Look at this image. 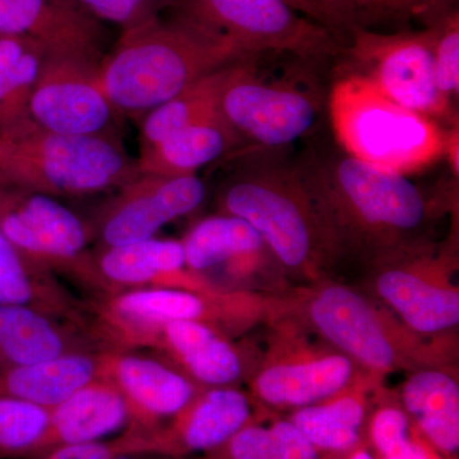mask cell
<instances>
[{"label": "cell", "instance_id": "5", "mask_svg": "<svg viewBox=\"0 0 459 459\" xmlns=\"http://www.w3.org/2000/svg\"><path fill=\"white\" fill-rule=\"evenodd\" d=\"M137 162L113 135H66L31 120L0 133V181L50 197H84L120 188Z\"/></svg>", "mask_w": 459, "mask_h": 459}, {"label": "cell", "instance_id": "6", "mask_svg": "<svg viewBox=\"0 0 459 459\" xmlns=\"http://www.w3.org/2000/svg\"><path fill=\"white\" fill-rule=\"evenodd\" d=\"M329 111L341 148L362 161L406 175L446 152L448 138L430 117L394 104L353 72L334 83Z\"/></svg>", "mask_w": 459, "mask_h": 459}, {"label": "cell", "instance_id": "11", "mask_svg": "<svg viewBox=\"0 0 459 459\" xmlns=\"http://www.w3.org/2000/svg\"><path fill=\"white\" fill-rule=\"evenodd\" d=\"M99 65L74 57H47L30 99V120L66 135H113L123 115L99 81Z\"/></svg>", "mask_w": 459, "mask_h": 459}, {"label": "cell", "instance_id": "39", "mask_svg": "<svg viewBox=\"0 0 459 459\" xmlns=\"http://www.w3.org/2000/svg\"><path fill=\"white\" fill-rule=\"evenodd\" d=\"M347 459H377L376 455H373L368 448L367 444L364 446H358L353 449L349 455H346Z\"/></svg>", "mask_w": 459, "mask_h": 459}, {"label": "cell", "instance_id": "3", "mask_svg": "<svg viewBox=\"0 0 459 459\" xmlns=\"http://www.w3.org/2000/svg\"><path fill=\"white\" fill-rule=\"evenodd\" d=\"M222 213L249 223L274 261L313 281L338 261L294 164L258 160L238 172L220 195Z\"/></svg>", "mask_w": 459, "mask_h": 459}, {"label": "cell", "instance_id": "29", "mask_svg": "<svg viewBox=\"0 0 459 459\" xmlns=\"http://www.w3.org/2000/svg\"><path fill=\"white\" fill-rule=\"evenodd\" d=\"M201 459H322V455L289 419L270 424L255 419Z\"/></svg>", "mask_w": 459, "mask_h": 459}, {"label": "cell", "instance_id": "19", "mask_svg": "<svg viewBox=\"0 0 459 459\" xmlns=\"http://www.w3.org/2000/svg\"><path fill=\"white\" fill-rule=\"evenodd\" d=\"M129 422L131 412L119 389L95 377L50 410L49 427L36 457L56 446L104 442Z\"/></svg>", "mask_w": 459, "mask_h": 459}, {"label": "cell", "instance_id": "7", "mask_svg": "<svg viewBox=\"0 0 459 459\" xmlns=\"http://www.w3.org/2000/svg\"><path fill=\"white\" fill-rule=\"evenodd\" d=\"M179 13L226 36L244 53H289L323 60L344 53L340 38L286 0H175Z\"/></svg>", "mask_w": 459, "mask_h": 459}, {"label": "cell", "instance_id": "36", "mask_svg": "<svg viewBox=\"0 0 459 459\" xmlns=\"http://www.w3.org/2000/svg\"><path fill=\"white\" fill-rule=\"evenodd\" d=\"M117 453H128L123 437L113 442L56 446L33 459H110Z\"/></svg>", "mask_w": 459, "mask_h": 459}, {"label": "cell", "instance_id": "40", "mask_svg": "<svg viewBox=\"0 0 459 459\" xmlns=\"http://www.w3.org/2000/svg\"><path fill=\"white\" fill-rule=\"evenodd\" d=\"M446 458H449V457H443V455H440L439 453H437L435 451H433V457H431V459H446Z\"/></svg>", "mask_w": 459, "mask_h": 459}, {"label": "cell", "instance_id": "18", "mask_svg": "<svg viewBox=\"0 0 459 459\" xmlns=\"http://www.w3.org/2000/svg\"><path fill=\"white\" fill-rule=\"evenodd\" d=\"M99 377L126 398L132 431H150L172 419L198 394L190 377L146 356L114 355L99 360Z\"/></svg>", "mask_w": 459, "mask_h": 459}, {"label": "cell", "instance_id": "2", "mask_svg": "<svg viewBox=\"0 0 459 459\" xmlns=\"http://www.w3.org/2000/svg\"><path fill=\"white\" fill-rule=\"evenodd\" d=\"M226 36L178 13L122 31L102 57L99 81L120 115L140 120L144 114L208 75L246 59Z\"/></svg>", "mask_w": 459, "mask_h": 459}, {"label": "cell", "instance_id": "9", "mask_svg": "<svg viewBox=\"0 0 459 459\" xmlns=\"http://www.w3.org/2000/svg\"><path fill=\"white\" fill-rule=\"evenodd\" d=\"M347 54L358 72L386 99L407 110L430 117L443 115L448 99L435 82L437 27L424 31L382 35L356 27Z\"/></svg>", "mask_w": 459, "mask_h": 459}, {"label": "cell", "instance_id": "27", "mask_svg": "<svg viewBox=\"0 0 459 459\" xmlns=\"http://www.w3.org/2000/svg\"><path fill=\"white\" fill-rule=\"evenodd\" d=\"M65 340L32 305H0V368L23 367L65 353Z\"/></svg>", "mask_w": 459, "mask_h": 459}, {"label": "cell", "instance_id": "38", "mask_svg": "<svg viewBox=\"0 0 459 459\" xmlns=\"http://www.w3.org/2000/svg\"><path fill=\"white\" fill-rule=\"evenodd\" d=\"M110 459H183L171 457V455H157V453H117Z\"/></svg>", "mask_w": 459, "mask_h": 459}, {"label": "cell", "instance_id": "23", "mask_svg": "<svg viewBox=\"0 0 459 459\" xmlns=\"http://www.w3.org/2000/svg\"><path fill=\"white\" fill-rule=\"evenodd\" d=\"M241 143L237 133L217 114L174 133L135 160L141 175L188 177L221 159Z\"/></svg>", "mask_w": 459, "mask_h": 459}, {"label": "cell", "instance_id": "41", "mask_svg": "<svg viewBox=\"0 0 459 459\" xmlns=\"http://www.w3.org/2000/svg\"><path fill=\"white\" fill-rule=\"evenodd\" d=\"M327 459H347L346 455H327Z\"/></svg>", "mask_w": 459, "mask_h": 459}, {"label": "cell", "instance_id": "37", "mask_svg": "<svg viewBox=\"0 0 459 459\" xmlns=\"http://www.w3.org/2000/svg\"><path fill=\"white\" fill-rule=\"evenodd\" d=\"M413 428V427H412ZM433 448L428 446L421 437L416 433L413 429V433L406 439L395 444L389 451L377 455V459H431L433 457Z\"/></svg>", "mask_w": 459, "mask_h": 459}, {"label": "cell", "instance_id": "22", "mask_svg": "<svg viewBox=\"0 0 459 459\" xmlns=\"http://www.w3.org/2000/svg\"><path fill=\"white\" fill-rule=\"evenodd\" d=\"M100 273L115 285H156L198 290L202 283L184 272L183 244L172 238H151L126 246L107 247L99 256Z\"/></svg>", "mask_w": 459, "mask_h": 459}, {"label": "cell", "instance_id": "32", "mask_svg": "<svg viewBox=\"0 0 459 459\" xmlns=\"http://www.w3.org/2000/svg\"><path fill=\"white\" fill-rule=\"evenodd\" d=\"M352 9L359 25L374 22L420 21L433 27L455 11L457 0H342Z\"/></svg>", "mask_w": 459, "mask_h": 459}, {"label": "cell", "instance_id": "1", "mask_svg": "<svg viewBox=\"0 0 459 459\" xmlns=\"http://www.w3.org/2000/svg\"><path fill=\"white\" fill-rule=\"evenodd\" d=\"M294 165L338 258L373 268L433 249V204L406 175L341 147L307 151Z\"/></svg>", "mask_w": 459, "mask_h": 459}, {"label": "cell", "instance_id": "17", "mask_svg": "<svg viewBox=\"0 0 459 459\" xmlns=\"http://www.w3.org/2000/svg\"><path fill=\"white\" fill-rule=\"evenodd\" d=\"M0 35L40 42L49 56L100 65L104 29L74 0H0Z\"/></svg>", "mask_w": 459, "mask_h": 459}, {"label": "cell", "instance_id": "14", "mask_svg": "<svg viewBox=\"0 0 459 459\" xmlns=\"http://www.w3.org/2000/svg\"><path fill=\"white\" fill-rule=\"evenodd\" d=\"M360 371L334 349L280 351L256 371L253 394L270 409H303L351 388L360 380Z\"/></svg>", "mask_w": 459, "mask_h": 459}, {"label": "cell", "instance_id": "33", "mask_svg": "<svg viewBox=\"0 0 459 459\" xmlns=\"http://www.w3.org/2000/svg\"><path fill=\"white\" fill-rule=\"evenodd\" d=\"M89 16L101 22L122 27V31L134 29L161 17L162 9L174 7L175 0H74Z\"/></svg>", "mask_w": 459, "mask_h": 459}, {"label": "cell", "instance_id": "20", "mask_svg": "<svg viewBox=\"0 0 459 459\" xmlns=\"http://www.w3.org/2000/svg\"><path fill=\"white\" fill-rule=\"evenodd\" d=\"M401 407L435 452L452 458L459 448V385L446 365L412 371L401 389Z\"/></svg>", "mask_w": 459, "mask_h": 459}, {"label": "cell", "instance_id": "28", "mask_svg": "<svg viewBox=\"0 0 459 459\" xmlns=\"http://www.w3.org/2000/svg\"><path fill=\"white\" fill-rule=\"evenodd\" d=\"M188 270L199 273L265 249L261 235L231 214L208 217L181 240Z\"/></svg>", "mask_w": 459, "mask_h": 459}, {"label": "cell", "instance_id": "15", "mask_svg": "<svg viewBox=\"0 0 459 459\" xmlns=\"http://www.w3.org/2000/svg\"><path fill=\"white\" fill-rule=\"evenodd\" d=\"M207 190L197 175L160 177L138 174L120 186L119 197L101 223L102 243L126 246L156 238L169 222L197 210Z\"/></svg>", "mask_w": 459, "mask_h": 459}, {"label": "cell", "instance_id": "10", "mask_svg": "<svg viewBox=\"0 0 459 459\" xmlns=\"http://www.w3.org/2000/svg\"><path fill=\"white\" fill-rule=\"evenodd\" d=\"M453 264L433 249L371 268L369 294L422 338L442 336L459 323Z\"/></svg>", "mask_w": 459, "mask_h": 459}, {"label": "cell", "instance_id": "8", "mask_svg": "<svg viewBox=\"0 0 459 459\" xmlns=\"http://www.w3.org/2000/svg\"><path fill=\"white\" fill-rule=\"evenodd\" d=\"M255 56L225 69L217 108L241 142L261 150H279L312 131L318 122L320 99L310 90L259 80L250 69Z\"/></svg>", "mask_w": 459, "mask_h": 459}, {"label": "cell", "instance_id": "25", "mask_svg": "<svg viewBox=\"0 0 459 459\" xmlns=\"http://www.w3.org/2000/svg\"><path fill=\"white\" fill-rule=\"evenodd\" d=\"M99 377V360L65 352L49 360L0 368V397L18 398L53 409Z\"/></svg>", "mask_w": 459, "mask_h": 459}, {"label": "cell", "instance_id": "30", "mask_svg": "<svg viewBox=\"0 0 459 459\" xmlns=\"http://www.w3.org/2000/svg\"><path fill=\"white\" fill-rule=\"evenodd\" d=\"M226 68L144 114L140 119V151L155 146L192 124L220 114L217 95Z\"/></svg>", "mask_w": 459, "mask_h": 459}, {"label": "cell", "instance_id": "13", "mask_svg": "<svg viewBox=\"0 0 459 459\" xmlns=\"http://www.w3.org/2000/svg\"><path fill=\"white\" fill-rule=\"evenodd\" d=\"M0 234L27 261L75 262L89 243L80 217L50 195L0 181Z\"/></svg>", "mask_w": 459, "mask_h": 459}, {"label": "cell", "instance_id": "4", "mask_svg": "<svg viewBox=\"0 0 459 459\" xmlns=\"http://www.w3.org/2000/svg\"><path fill=\"white\" fill-rule=\"evenodd\" d=\"M295 305L309 327L371 376L448 362L444 346L404 327L369 292L318 280L300 292Z\"/></svg>", "mask_w": 459, "mask_h": 459}, {"label": "cell", "instance_id": "21", "mask_svg": "<svg viewBox=\"0 0 459 459\" xmlns=\"http://www.w3.org/2000/svg\"><path fill=\"white\" fill-rule=\"evenodd\" d=\"M156 338L177 359L190 379L208 386H228L243 376L237 347L213 325L195 320L172 322L146 338Z\"/></svg>", "mask_w": 459, "mask_h": 459}, {"label": "cell", "instance_id": "16", "mask_svg": "<svg viewBox=\"0 0 459 459\" xmlns=\"http://www.w3.org/2000/svg\"><path fill=\"white\" fill-rule=\"evenodd\" d=\"M265 307L261 300L247 296L212 295L210 290L153 286L138 287L115 296L108 312L115 325L133 337L144 340L168 323L195 320L213 325L214 320L219 319L235 322L223 313L225 310L250 319L262 314Z\"/></svg>", "mask_w": 459, "mask_h": 459}, {"label": "cell", "instance_id": "34", "mask_svg": "<svg viewBox=\"0 0 459 459\" xmlns=\"http://www.w3.org/2000/svg\"><path fill=\"white\" fill-rule=\"evenodd\" d=\"M30 264L0 234V305L36 303L39 289Z\"/></svg>", "mask_w": 459, "mask_h": 459}, {"label": "cell", "instance_id": "31", "mask_svg": "<svg viewBox=\"0 0 459 459\" xmlns=\"http://www.w3.org/2000/svg\"><path fill=\"white\" fill-rule=\"evenodd\" d=\"M50 410L0 397V458L36 457L49 427Z\"/></svg>", "mask_w": 459, "mask_h": 459}, {"label": "cell", "instance_id": "35", "mask_svg": "<svg viewBox=\"0 0 459 459\" xmlns=\"http://www.w3.org/2000/svg\"><path fill=\"white\" fill-rule=\"evenodd\" d=\"M437 27L434 48V74L437 90L446 99L459 90V17L458 9L443 18Z\"/></svg>", "mask_w": 459, "mask_h": 459}, {"label": "cell", "instance_id": "26", "mask_svg": "<svg viewBox=\"0 0 459 459\" xmlns=\"http://www.w3.org/2000/svg\"><path fill=\"white\" fill-rule=\"evenodd\" d=\"M48 56L33 39L0 35V133L30 120V99Z\"/></svg>", "mask_w": 459, "mask_h": 459}, {"label": "cell", "instance_id": "24", "mask_svg": "<svg viewBox=\"0 0 459 459\" xmlns=\"http://www.w3.org/2000/svg\"><path fill=\"white\" fill-rule=\"evenodd\" d=\"M365 385H355L312 406L292 411L289 420L320 455H346L367 444L369 402Z\"/></svg>", "mask_w": 459, "mask_h": 459}, {"label": "cell", "instance_id": "12", "mask_svg": "<svg viewBox=\"0 0 459 459\" xmlns=\"http://www.w3.org/2000/svg\"><path fill=\"white\" fill-rule=\"evenodd\" d=\"M255 419L249 395L230 385L211 386L199 391L165 427L129 430L126 435L131 452L184 458L192 453L214 451Z\"/></svg>", "mask_w": 459, "mask_h": 459}]
</instances>
